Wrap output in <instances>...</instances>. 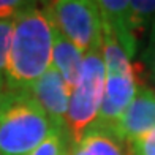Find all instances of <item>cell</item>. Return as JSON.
<instances>
[{"label":"cell","instance_id":"obj_1","mask_svg":"<svg viewBox=\"0 0 155 155\" xmlns=\"http://www.w3.org/2000/svg\"><path fill=\"white\" fill-rule=\"evenodd\" d=\"M54 25L45 8L25 3L13 19L5 90L29 92L52 65Z\"/></svg>","mask_w":155,"mask_h":155},{"label":"cell","instance_id":"obj_2","mask_svg":"<svg viewBox=\"0 0 155 155\" xmlns=\"http://www.w3.org/2000/svg\"><path fill=\"white\" fill-rule=\"evenodd\" d=\"M54 128L55 125L30 92H3L0 100L2 155H29Z\"/></svg>","mask_w":155,"mask_h":155},{"label":"cell","instance_id":"obj_3","mask_svg":"<svg viewBox=\"0 0 155 155\" xmlns=\"http://www.w3.org/2000/svg\"><path fill=\"white\" fill-rule=\"evenodd\" d=\"M106 67L101 51H92L84 55L81 74L76 87L70 95L67 112V131L73 144L95 125L101 108Z\"/></svg>","mask_w":155,"mask_h":155},{"label":"cell","instance_id":"obj_4","mask_svg":"<svg viewBox=\"0 0 155 155\" xmlns=\"http://www.w3.org/2000/svg\"><path fill=\"white\" fill-rule=\"evenodd\" d=\"M45 11L54 29L86 55L101 49L103 22L97 2L55 0L45 3Z\"/></svg>","mask_w":155,"mask_h":155},{"label":"cell","instance_id":"obj_5","mask_svg":"<svg viewBox=\"0 0 155 155\" xmlns=\"http://www.w3.org/2000/svg\"><path fill=\"white\" fill-rule=\"evenodd\" d=\"M138 87L136 67L128 71H106L101 108L94 127L111 133L128 104L133 101Z\"/></svg>","mask_w":155,"mask_h":155},{"label":"cell","instance_id":"obj_6","mask_svg":"<svg viewBox=\"0 0 155 155\" xmlns=\"http://www.w3.org/2000/svg\"><path fill=\"white\" fill-rule=\"evenodd\" d=\"M155 128V90L147 86H139L138 92L128 104L122 117L112 128L120 143H128Z\"/></svg>","mask_w":155,"mask_h":155},{"label":"cell","instance_id":"obj_7","mask_svg":"<svg viewBox=\"0 0 155 155\" xmlns=\"http://www.w3.org/2000/svg\"><path fill=\"white\" fill-rule=\"evenodd\" d=\"M29 92L48 114L51 122L59 128L67 130V112L71 92L57 70L51 65L48 71L30 87Z\"/></svg>","mask_w":155,"mask_h":155},{"label":"cell","instance_id":"obj_8","mask_svg":"<svg viewBox=\"0 0 155 155\" xmlns=\"http://www.w3.org/2000/svg\"><path fill=\"white\" fill-rule=\"evenodd\" d=\"M84 54L71 41H68L60 32L54 29V48H52V67L60 73L70 92H73L79 81Z\"/></svg>","mask_w":155,"mask_h":155},{"label":"cell","instance_id":"obj_9","mask_svg":"<svg viewBox=\"0 0 155 155\" xmlns=\"http://www.w3.org/2000/svg\"><path fill=\"white\" fill-rule=\"evenodd\" d=\"M73 155H125L124 143L109 131L92 127L78 144H73Z\"/></svg>","mask_w":155,"mask_h":155},{"label":"cell","instance_id":"obj_10","mask_svg":"<svg viewBox=\"0 0 155 155\" xmlns=\"http://www.w3.org/2000/svg\"><path fill=\"white\" fill-rule=\"evenodd\" d=\"M70 144H71V139L68 136V131L55 127L51 131V135L29 155H63Z\"/></svg>","mask_w":155,"mask_h":155},{"label":"cell","instance_id":"obj_11","mask_svg":"<svg viewBox=\"0 0 155 155\" xmlns=\"http://www.w3.org/2000/svg\"><path fill=\"white\" fill-rule=\"evenodd\" d=\"M13 37V21H0V84L5 87V74Z\"/></svg>","mask_w":155,"mask_h":155},{"label":"cell","instance_id":"obj_12","mask_svg":"<svg viewBox=\"0 0 155 155\" xmlns=\"http://www.w3.org/2000/svg\"><path fill=\"white\" fill-rule=\"evenodd\" d=\"M127 155H155V128L128 141Z\"/></svg>","mask_w":155,"mask_h":155},{"label":"cell","instance_id":"obj_13","mask_svg":"<svg viewBox=\"0 0 155 155\" xmlns=\"http://www.w3.org/2000/svg\"><path fill=\"white\" fill-rule=\"evenodd\" d=\"M25 3L19 0H0V21H13Z\"/></svg>","mask_w":155,"mask_h":155},{"label":"cell","instance_id":"obj_14","mask_svg":"<svg viewBox=\"0 0 155 155\" xmlns=\"http://www.w3.org/2000/svg\"><path fill=\"white\" fill-rule=\"evenodd\" d=\"M149 65H150V74H152V79L155 81V19H153V22H152V46H150Z\"/></svg>","mask_w":155,"mask_h":155},{"label":"cell","instance_id":"obj_15","mask_svg":"<svg viewBox=\"0 0 155 155\" xmlns=\"http://www.w3.org/2000/svg\"><path fill=\"white\" fill-rule=\"evenodd\" d=\"M63 155H73V143L70 144V147L65 150V153H63Z\"/></svg>","mask_w":155,"mask_h":155},{"label":"cell","instance_id":"obj_16","mask_svg":"<svg viewBox=\"0 0 155 155\" xmlns=\"http://www.w3.org/2000/svg\"><path fill=\"white\" fill-rule=\"evenodd\" d=\"M3 92H5V87L0 84V100H2V97H3Z\"/></svg>","mask_w":155,"mask_h":155},{"label":"cell","instance_id":"obj_17","mask_svg":"<svg viewBox=\"0 0 155 155\" xmlns=\"http://www.w3.org/2000/svg\"><path fill=\"white\" fill-rule=\"evenodd\" d=\"M0 155H2V152H0Z\"/></svg>","mask_w":155,"mask_h":155}]
</instances>
